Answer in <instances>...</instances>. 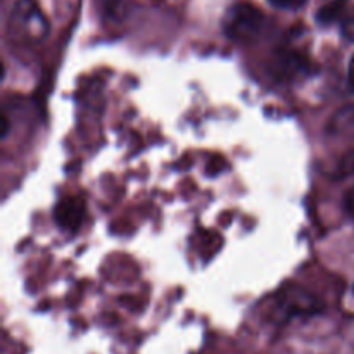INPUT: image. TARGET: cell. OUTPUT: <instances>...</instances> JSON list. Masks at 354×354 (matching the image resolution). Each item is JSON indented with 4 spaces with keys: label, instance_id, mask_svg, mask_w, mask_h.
Here are the masks:
<instances>
[{
    "label": "cell",
    "instance_id": "obj_6",
    "mask_svg": "<svg viewBox=\"0 0 354 354\" xmlns=\"http://www.w3.org/2000/svg\"><path fill=\"white\" fill-rule=\"evenodd\" d=\"M327 131L334 137H349L354 135V104L341 107L328 121Z\"/></svg>",
    "mask_w": 354,
    "mask_h": 354
},
{
    "label": "cell",
    "instance_id": "obj_8",
    "mask_svg": "<svg viewBox=\"0 0 354 354\" xmlns=\"http://www.w3.org/2000/svg\"><path fill=\"white\" fill-rule=\"evenodd\" d=\"M341 33L346 40L354 41V9L346 10L341 17Z\"/></svg>",
    "mask_w": 354,
    "mask_h": 354
},
{
    "label": "cell",
    "instance_id": "obj_10",
    "mask_svg": "<svg viewBox=\"0 0 354 354\" xmlns=\"http://www.w3.org/2000/svg\"><path fill=\"white\" fill-rule=\"evenodd\" d=\"M344 209H346V213H348L349 216H351L354 220V187H353V189H349L348 194H346Z\"/></svg>",
    "mask_w": 354,
    "mask_h": 354
},
{
    "label": "cell",
    "instance_id": "obj_9",
    "mask_svg": "<svg viewBox=\"0 0 354 354\" xmlns=\"http://www.w3.org/2000/svg\"><path fill=\"white\" fill-rule=\"evenodd\" d=\"M272 6L279 7V9H286V10H296L301 9L308 0H268Z\"/></svg>",
    "mask_w": 354,
    "mask_h": 354
},
{
    "label": "cell",
    "instance_id": "obj_7",
    "mask_svg": "<svg viewBox=\"0 0 354 354\" xmlns=\"http://www.w3.org/2000/svg\"><path fill=\"white\" fill-rule=\"evenodd\" d=\"M346 12V0H332V2L325 3L317 14V19L322 24H328L332 21H341L342 14Z\"/></svg>",
    "mask_w": 354,
    "mask_h": 354
},
{
    "label": "cell",
    "instance_id": "obj_12",
    "mask_svg": "<svg viewBox=\"0 0 354 354\" xmlns=\"http://www.w3.org/2000/svg\"><path fill=\"white\" fill-rule=\"evenodd\" d=\"M7 130H9V120L6 116L2 118V137H6Z\"/></svg>",
    "mask_w": 354,
    "mask_h": 354
},
{
    "label": "cell",
    "instance_id": "obj_4",
    "mask_svg": "<svg viewBox=\"0 0 354 354\" xmlns=\"http://www.w3.org/2000/svg\"><path fill=\"white\" fill-rule=\"evenodd\" d=\"M280 306L283 308L286 315H290V317L292 315H311L322 310L320 301L301 289H287L282 294Z\"/></svg>",
    "mask_w": 354,
    "mask_h": 354
},
{
    "label": "cell",
    "instance_id": "obj_5",
    "mask_svg": "<svg viewBox=\"0 0 354 354\" xmlns=\"http://www.w3.org/2000/svg\"><path fill=\"white\" fill-rule=\"evenodd\" d=\"M83 216H85V204L76 197H68L55 207V221L64 230L75 232L82 225Z\"/></svg>",
    "mask_w": 354,
    "mask_h": 354
},
{
    "label": "cell",
    "instance_id": "obj_2",
    "mask_svg": "<svg viewBox=\"0 0 354 354\" xmlns=\"http://www.w3.org/2000/svg\"><path fill=\"white\" fill-rule=\"evenodd\" d=\"M265 24V16L261 10L254 6L245 2L234 3L228 9L227 16L223 19V30L230 40L234 41H252L259 37Z\"/></svg>",
    "mask_w": 354,
    "mask_h": 354
},
{
    "label": "cell",
    "instance_id": "obj_11",
    "mask_svg": "<svg viewBox=\"0 0 354 354\" xmlns=\"http://www.w3.org/2000/svg\"><path fill=\"white\" fill-rule=\"evenodd\" d=\"M348 82H349V86L354 90V55L351 59V62H349V69H348Z\"/></svg>",
    "mask_w": 354,
    "mask_h": 354
},
{
    "label": "cell",
    "instance_id": "obj_3",
    "mask_svg": "<svg viewBox=\"0 0 354 354\" xmlns=\"http://www.w3.org/2000/svg\"><path fill=\"white\" fill-rule=\"evenodd\" d=\"M272 69L279 80H296L299 76H306L311 71V64L297 52L286 50L275 55Z\"/></svg>",
    "mask_w": 354,
    "mask_h": 354
},
{
    "label": "cell",
    "instance_id": "obj_1",
    "mask_svg": "<svg viewBox=\"0 0 354 354\" xmlns=\"http://www.w3.org/2000/svg\"><path fill=\"white\" fill-rule=\"evenodd\" d=\"M9 38L16 44H40L48 35V21L35 0H17L9 14Z\"/></svg>",
    "mask_w": 354,
    "mask_h": 354
}]
</instances>
